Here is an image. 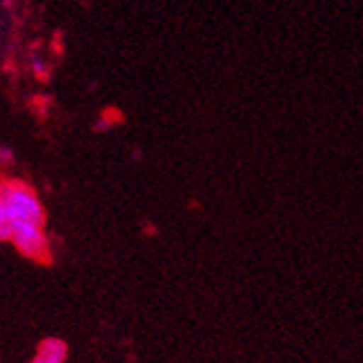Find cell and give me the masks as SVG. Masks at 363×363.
I'll list each match as a JSON object with an SVG mask.
<instances>
[{"instance_id": "obj_1", "label": "cell", "mask_w": 363, "mask_h": 363, "mask_svg": "<svg viewBox=\"0 0 363 363\" xmlns=\"http://www.w3.org/2000/svg\"><path fill=\"white\" fill-rule=\"evenodd\" d=\"M45 220V205L34 187L18 179H0V241L31 261H45L50 257Z\"/></svg>"}, {"instance_id": "obj_2", "label": "cell", "mask_w": 363, "mask_h": 363, "mask_svg": "<svg viewBox=\"0 0 363 363\" xmlns=\"http://www.w3.org/2000/svg\"><path fill=\"white\" fill-rule=\"evenodd\" d=\"M67 343L62 339H43L38 343V348L34 352V357H31L29 363H65L67 361Z\"/></svg>"}, {"instance_id": "obj_3", "label": "cell", "mask_w": 363, "mask_h": 363, "mask_svg": "<svg viewBox=\"0 0 363 363\" xmlns=\"http://www.w3.org/2000/svg\"><path fill=\"white\" fill-rule=\"evenodd\" d=\"M31 69H34V74H38V76H43L45 72H47V62L40 58V56H36V58H31Z\"/></svg>"}, {"instance_id": "obj_4", "label": "cell", "mask_w": 363, "mask_h": 363, "mask_svg": "<svg viewBox=\"0 0 363 363\" xmlns=\"http://www.w3.org/2000/svg\"><path fill=\"white\" fill-rule=\"evenodd\" d=\"M0 163H3V165L13 163V152L9 147H0Z\"/></svg>"}]
</instances>
